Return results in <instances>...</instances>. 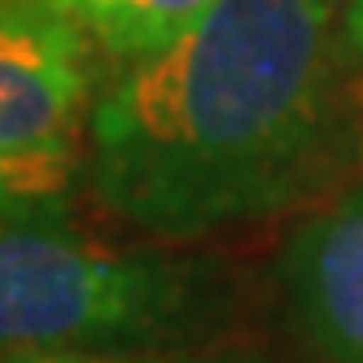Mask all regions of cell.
Masks as SVG:
<instances>
[{"mask_svg":"<svg viewBox=\"0 0 363 363\" xmlns=\"http://www.w3.org/2000/svg\"><path fill=\"white\" fill-rule=\"evenodd\" d=\"M359 96L346 0H219L96 88L88 193L167 241L276 219L346 171Z\"/></svg>","mask_w":363,"mask_h":363,"instance_id":"6da1fadb","label":"cell"},{"mask_svg":"<svg viewBox=\"0 0 363 363\" xmlns=\"http://www.w3.org/2000/svg\"><path fill=\"white\" fill-rule=\"evenodd\" d=\"M57 219H0V359L197 346L237 324L241 276L228 258L106 245Z\"/></svg>","mask_w":363,"mask_h":363,"instance_id":"7a4b0ae2","label":"cell"},{"mask_svg":"<svg viewBox=\"0 0 363 363\" xmlns=\"http://www.w3.org/2000/svg\"><path fill=\"white\" fill-rule=\"evenodd\" d=\"M96 48L53 0H0V158H79Z\"/></svg>","mask_w":363,"mask_h":363,"instance_id":"3957f363","label":"cell"},{"mask_svg":"<svg viewBox=\"0 0 363 363\" xmlns=\"http://www.w3.org/2000/svg\"><path fill=\"white\" fill-rule=\"evenodd\" d=\"M276 280L311 359L363 363V179L289 228Z\"/></svg>","mask_w":363,"mask_h":363,"instance_id":"277c9868","label":"cell"},{"mask_svg":"<svg viewBox=\"0 0 363 363\" xmlns=\"http://www.w3.org/2000/svg\"><path fill=\"white\" fill-rule=\"evenodd\" d=\"M110 62H132L175 40L219 0H53Z\"/></svg>","mask_w":363,"mask_h":363,"instance_id":"5b68a950","label":"cell"},{"mask_svg":"<svg viewBox=\"0 0 363 363\" xmlns=\"http://www.w3.org/2000/svg\"><path fill=\"white\" fill-rule=\"evenodd\" d=\"M74 158H0V219L62 215V193L70 184Z\"/></svg>","mask_w":363,"mask_h":363,"instance_id":"8992f818","label":"cell"},{"mask_svg":"<svg viewBox=\"0 0 363 363\" xmlns=\"http://www.w3.org/2000/svg\"><path fill=\"white\" fill-rule=\"evenodd\" d=\"M0 363H280L254 346H149V350H57V354H9Z\"/></svg>","mask_w":363,"mask_h":363,"instance_id":"52a82bcc","label":"cell"},{"mask_svg":"<svg viewBox=\"0 0 363 363\" xmlns=\"http://www.w3.org/2000/svg\"><path fill=\"white\" fill-rule=\"evenodd\" d=\"M346 31H350V44H354L359 70H363V0H346Z\"/></svg>","mask_w":363,"mask_h":363,"instance_id":"ba28073f","label":"cell"}]
</instances>
